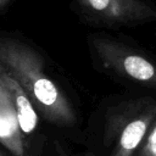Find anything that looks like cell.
Masks as SVG:
<instances>
[{
  "label": "cell",
  "mask_w": 156,
  "mask_h": 156,
  "mask_svg": "<svg viewBox=\"0 0 156 156\" xmlns=\"http://www.w3.org/2000/svg\"><path fill=\"white\" fill-rule=\"evenodd\" d=\"M91 46L101 65L112 73L156 90V62L123 43L94 37Z\"/></svg>",
  "instance_id": "3"
},
{
  "label": "cell",
  "mask_w": 156,
  "mask_h": 156,
  "mask_svg": "<svg viewBox=\"0 0 156 156\" xmlns=\"http://www.w3.org/2000/svg\"><path fill=\"white\" fill-rule=\"evenodd\" d=\"M0 156H7V155H5L4 152H1V151H0Z\"/></svg>",
  "instance_id": "10"
},
{
  "label": "cell",
  "mask_w": 156,
  "mask_h": 156,
  "mask_svg": "<svg viewBox=\"0 0 156 156\" xmlns=\"http://www.w3.org/2000/svg\"><path fill=\"white\" fill-rule=\"evenodd\" d=\"M0 78L12 99V104L22 134H32L38 127V111L35 106L33 105L26 91L22 89V87L12 77L7 76L2 69H0Z\"/></svg>",
  "instance_id": "6"
},
{
  "label": "cell",
  "mask_w": 156,
  "mask_h": 156,
  "mask_svg": "<svg viewBox=\"0 0 156 156\" xmlns=\"http://www.w3.org/2000/svg\"><path fill=\"white\" fill-rule=\"evenodd\" d=\"M9 1H10V0H0V10H1V9H2V7H4Z\"/></svg>",
  "instance_id": "8"
},
{
  "label": "cell",
  "mask_w": 156,
  "mask_h": 156,
  "mask_svg": "<svg viewBox=\"0 0 156 156\" xmlns=\"http://www.w3.org/2000/svg\"><path fill=\"white\" fill-rule=\"evenodd\" d=\"M79 156H95L93 152H84V154H82V155H79Z\"/></svg>",
  "instance_id": "9"
},
{
  "label": "cell",
  "mask_w": 156,
  "mask_h": 156,
  "mask_svg": "<svg viewBox=\"0 0 156 156\" xmlns=\"http://www.w3.org/2000/svg\"><path fill=\"white\" fill-rule=\"evenodd\" d=\"M0 143L13 155L23 156V134L18 126L12 99L0 78Z\"/></svg>",
  "instance_id": "5"
},
{
  "label": "cell",
  "mask_w": 156,
  "mask_h": 156,
  "mask_svg": "<svg viewBox=\"0 0 156 156\" xmlns=\"http://www.w3.org/2000/svg\"><path fill=\"white\" fill-rule=\"evenodd\" d=\"M156 119V101L140 98L113 107L106 118L105 143L112 145L110 156H133L140 149Z\"/></svg>",
  "instance_id": "2"
},
{
  "label": "cell",
  "mask_w": 156,
  "mask_h": 156,
  "mask_svg": "<svg viewBox=\"0 0 156 156\" xmlns=\"http://www.w3.org/2000/svg\"><path fill=\"white\" fill-rule=\"evenodd\" d=\"M95 21L106 24L130 26L156 18V10L141 0H78Z\"/></svg>",
  "instance_id": "4"
},
{
  "label": "cell",
  "mask_w": 156,
  "mask_h": 156,
  "mask_svg": "<svg viewBox=\"0 0 156 156\" xmlns=\"http://www.w3.org/2000/svg\"><path fill=\"white\" fill-rule=\"evenodd\" d=\"M139 156H156V121L139 149Z\"/></svg>",
  "instance_id": "7"
},
{
  "label": "cell",
  "mask_w": 156,
  "mask_h": 156,
  "mask_svg": "<svg viewBox=\"0 0 156 156\" xmlns=\"http://www.w3.org/2000/svg\"><path fill=\"white\" fill-rule=\"evenodd\" d=\"M0 69L22 87L48 122L58 126L76 123L69 100L46 76L40 55L32 48L11 39L0 40Z\"/></svg>",
  "instance_id": "1"
}]
</instances>
